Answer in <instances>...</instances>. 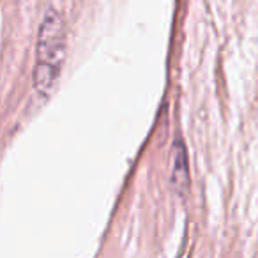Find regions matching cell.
Masks as SVG:
<instances>
[{"label":"cell","instance_id":"obj_1","mask_svg":"<svg viewBox=\"0 0 258 258\" xmlns=\"http://www.w3.org/2000/svg\"><path fill=\"white\" fill-rule=\"evenodd\" d=\"M66 22L62 15L50 9L44 15L37 34L36 64H34V90L39 97H48L55 90L66 58Z\"/></svg>","mask_w":258,"mask_h":258},{"label":"cell","instance_id":"obj_2","mask_svg":"<svg viewBox=\"0 0 258 258\" xmlns=\"http://www.w3.org/2000/svg\"><path fill=\"white\" fill-rule=\"evenodd\" d=\"M172 186L180 197L189 191V163H187L186 145L180 138H177L172 149Z\"/></svg>","mask_w":258,"mask_h":258}]
</instances>
